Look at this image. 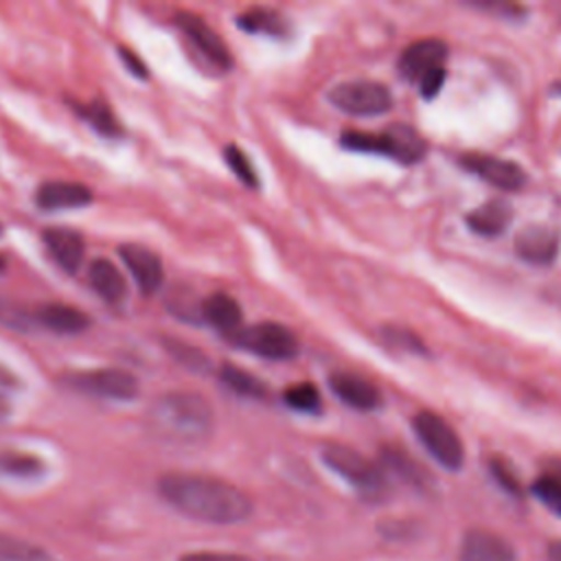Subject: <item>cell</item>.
<instances>
[{
	"label": "cell",
	"mask_w": 561,
	"mask_h": 561,
	"mask_svg": "<svg viewBox=\"0 0 561 561\" xmlns=\"http://www.w3.org/2000/svg\"><path fill=\"white\" fill-rule=\"evenodd\" d=\"M158 493L178 513L208 524H237L252 513L245 491L213 476L164 473L158 480Z\"/></svg>",
	"instance_id": "obj_1"
},
{
	"label": "cell",
	"mask_w": 561,
	"mask_h": 561,
	"mask_svg": "<svg viewBox=\"0 0 561 561\" xmlns=\"http://www.w3.org/2000/svg\"><path fill=\"white\" fill-rule=\"evenodd\" d=\"M149 432L169 445H199L215 425L210 403L195 392H167L158 397L147 414Z\"/></svg>",
	"instance_id": "obj_2"
},
{
	"label": "cell",
	"mask_w": 561,
	"mask_h": 561,
	"mask_svg": "<svg viewBox=\"0 0 561 561\" xmlns=\"http://www.w3.org/2000/svg\"><path fill=\"white\" fill-rule=\"evenodd\" d=\"M340 142L346 149L388 156L403 164H414L423 160L427 151L423 136L405 123H392L383 131H357V129L344 131L340 136Z\"/></svg>",
	"instance_id": "obj_3"
},
{
	"label": "cell",
	"mask_w": 561,
	"mask_h": 561,
	"mask_svg": "<svg viewBox=\"0 0 561 561\" xmlns=\"http://www.w3.org/2000/svg\"><path fill=\"white\" fill-rule=\"evenodd\" d=\"M412 430L427 454L445 469L458 471L465 462V447L454 427L434 412H416L412 419Z\"/></svg>",
	"instance_id": "obj_4"
},
{
	"label": "cell",
	"mask_w": 561,
	"mask_h": 561,
	"mask_svg": "<svg viewBox=\"0 0 561 561\" xmlns=\"http://www.w3.org/2000/svg\"><path fill=\"white\" fill-rule=\"evenodd\" d=\"M322 460L329 469H333L340 478H344L351 486H355L366 497H379L386 491L383 471L364 458L359 451L346 445H327L322 449Z\"/></svg>",
	"instance_id": "obj_5"
},
{
	"label": "cell",
	"mask_w": 561,
	"mask_h": 561,
	"mask_svg": "<svg viewBox=\"0 0 561 561\" xmlns=\"http://www.w3.org/2000/svg\"><path fill=\"white\" fill-rule=\"evenodd\" d=\"M329 101L353 116H379L392 107V92L375 79H351L333 85Z\"/></svg>",
	"instance_id": "obj_6"
},
{
	"label": "cell",
	"mask_w": 561,
	"mask_h": 561,
	"mask_svg": "<svg viewBox=\"0 0 561 561\" xmlns=\"http://www.w3.org/2000/svg\"><path fill=\"white\" fill-rule=\"evenodd\" d=\"M232 344L265 359H291L298 353V340L291 329L278 322H259L237 329L230 335Z\"/></svg>",
	"instance_id": "obj_7"
},
{
	"label": "cell",
	"mask_w": 561,
	"mask_h": 561,
	"mask_svg": "<svg viewBox=\"0 0 561 561\" xmlns=\"http://www.w3.org/2000/svg\"><path fill=\"white\" fill-rule=\"evenodd\" d=\"M66 381L75 390L88 392L92 397L114 399V401H129L138 394L136 377L121 368H99V370L72 373L66 377Z\"/></svg>",
	"instance_id": "obj_8"
},
{
	"label": "cell",
	"mask_w": 561,
	"mask_h": 561,
	"mask_svg": "<svg viewBox=\"0 0 561 561\" xmlns=\"http://www.w3.org/2000/svg\"><path fill=\"white\" fill-rule=\"evenodd\" d=\"M460 164L500 191H519L526 182L524 169L517 162L500 156L467 153L460 158Z\"/></svg>",
	"instance_id": "obj_9"
},
{
	"label": "cell",
	"mask_w": 561,
	"mask_h": 561,
	"mask_svg": "<svg viewBox=\"0 0 561 561\" xmlns=\"http://www.w3.org/2000/svg\"><path fill=\"white\" fill-rule=\"evenodd\" d=\"M447 57V44L438 37L416 39L399 55V72L408 81H421L430 70L440 68Z\"/></svg>",
	"instance_id": "obj_10"
},
{
	"label": "cell",
	"mask_w": 561,
	"mask_h": 561,
	"mask_svg": "<svg viewBox=\"0 0 561 561\" xmlns=\"http://www.w3.org/2000/svg\"><path fill=\"white\" fill-rule=\"evenodd\" d=\"M178 26L182 28V33L188 37V42L208 59L213 61L215 66L219 68H228L232 64L230 59V53H228V46L224 44V39L195 13H178L175 18Z\"/></svg>",
	"instance_id": "obj_11"
},
{
	"label": "cell",
	"mask_w": 561,
	"mask_h": 561,
	"mask_svg": "<svg viewBox=\"0 0 561 561\" xmlns=\"http://www.w3.org/2000/svg\"><path fill=\"white\" fill-rule=\"evenodd\" d=\"M118 254H121L123 263L127 265V270L131 272L138 289L145 296H151L162 287L164 270H162V261L156 252H151L149 248H142V245L127 243L118 250Z\"/></svg>",
	"instance_id": "obj_12"
},
{
	"label": "cell",
	"mask_w": 561,
	"mask_h": 561,
	"mask_svg": "<svg viewBox=\"0 0 561 561\" xmlns=\"http://www.w3.org/2000/svg\"><path fill=\"white\" fill-rule=\"evenodd\" d=\"M515 252L519 259L533 265H548L559 252V232L550 226L533 224L517 232Z\"/></svg>",
	"instance_id": "obj_13"
},
{
	"label": "cell",
	"mask_w": 561,
	"mask_h": 561,
	"mask_svg": "<svg viewBox=\"0 0 561 561\" xmlns=\"http://www.w3.org/2000/svg\"><path fill=\"white\" fill-rule=\"evenodd\" d=\"M460 561H515L513 546L497 533L473 528L462 537Z\"/></svg>",
	"instance_id": "obj_14"
},
{
	"label": "cell",
	"mask_w": 561,
	"mask_h": 561,
	"mask_svg": "<svg viewBox=\"0 0 561 561\" xmlns=\"http://www.w3.org/2000/svg\"><path fill=\"white\" fill-rule=\"evenodd\" d=\"M329 388L333 390V394L340 401H344L346 405L362 410V412L375 410L381 403L379 390L370 381H366L364 377L353 375V373L337 370V373L329 375Z\"/></svg>",
	"instance_id": "obj_15"
},
{
	"label": "cell",
	"mask_w": 561,
	"mask_h": 561,
	"mask_svg": "<svg viewBox=\"0 0 561 561\" xmlns=\"http://www.w3.org/2000/svg\"><path fill=\"white\" fill-rule=\"evenodd\" d=\"M44 243L50 259L68 274H75L83 261V239L70 228H48L44 230Z\"/></svg>",
	"instance_id": "obj_16"
},
{
	"label": "cell",
	"mask_w": 561,
	"mask_h": 561,
	"mask_svg": "<svg viewBox=\"0 0 561 561\" xmlns=\"http://www.w3.org/2000/svg\"><path fill=\"white\" fill-rule=\"evenodd\" d=\"M92 202V193L88 186L79 182H46L35 193V204L44 210H64V208H81Z\"/></svg>",
	"instance_id": "obj_17"
},
{
	"label": "cell",
	"mask_w": 561,
	"mask_h": 561,
	"mask_svg": "<svg viewBox=\"0 0 561 561\" xmlns=\"http://www.w3.org/2000/svg\"><path fill=\"white\" fill-rule=\"evenodd\" d=\"M88 280L92 289L105 300V302H121L127 294V283L121 270L107 261V259H96L90 263L88 270Z\"/></svg>",
	"instance_id": "obj_18"
},
{
	"label": "cell",
	"mask_w": 561,
	"mask_h": 561,
	"mask_svg": "<svg viewBox=\"0 0 561 561\" xmlns=\"http://www.w3.org/2000/svg\"><path fill=\"white\" fill-rule=\"evenodd\" d=\"M37 320L55 331V333H64V335H77L83 333L90 327V320L83 311L64 305V302H48L44 307L37 309Z\"/></svg>",
	"instance_id": "obj_19"
},
{
	"label": "cell",
	"mask_w": 561,
	"mask_h": 561,
	"mask_svg": "<svg viewBox=\"0 0 561 561\" xmlns=\"http://www.w3.org/2000/svg\"><path fill=\"white\" fill-rule=\"evenodd\" d=\"M511 221V206L502 199H489L467 215V226L482 237H497Z\"/></svg>",
	"instance_id": "obj_20"
},
{
	"label": "cell",
	"mask_w": 561,
	"mask_h": 561,
	"mask_svg": "<svg viewBox=\"0 0 561 561\" xmlns=\"http://www.w3.org/2000/svg\"><path fill=\"white\" fill-rule=\"evenodd\" d=\"M202 318L208 324H213L215 329L224 331L226 335H232L241 322V307L232 296H228L224 291L210 294L202 302Z\"/></svg>",
	"instance_id": "obj_21"
},
{
	"label": "cell",
	"mask_w": 561,
	"mask_h": 561,
	"mask_svg": "<svg viewBox=\"0 0 561 561\" xmlns=\"http://www.w3.org/2000/svg\"><path fill=\"white\" fill-rule=\"evenodd\" d=\"M237 24L245 33H261V35H270V37H283L287 33L285 18L278 11L263 9V7H254V9H248L241 15H237Z\"/></svg>",
	"instance_id": "obj_22"
},
{
	"label": "cell",
	"mask_w": 561,
	"mask_h": 561,
	"mask_svg": "<svg viewBox=\"0 0 561 561\" xmlns=\"http://www.w3.org/2000/svg\"><path fill=\"white\" fill-rule=\"evenodd\" d=\"M0 561H55L48 550L15 535L0 533Z\"/></svg>",
	"instance_id": "obj_23"
},
{
	"label": "cell",
	"mask_w": 561,
	"mask_h": 561,
	"mask_svg": "<svg viewBox=\"0 0 561 561\" xmlns=\"http://www.w3.org/2000/svg\"><path fill=\"white\" fill-rule=\"evenodd\" d=\"M219 377L221 381L237 394L241 397H250V399H263L267 394V388L265 383L254 377L252 373L239 368V366H232V364H226L221 370H219Z\"/></svg>",
	"instance_id": "obj_24"
},
{
	"label": "cell",
	"mask_w": 561,
	"mask_h": 561,
	"mask_svg": "<svg viewBox=\"0 0 561 561\" xmlns=\"http://www.w3.org/2000/svg\"><path fill=\"white\" fill-rule=\"evenodd\" d=\"M44 462L35 458L33 454L24 451H0V473L11 476V478H22L31 480L42 476Z\"/></svg>",
	"instance_id": "obj_25"
},
{
	"label": "cell",
	"mask_w": 561,
	"mask_h": 561,
	"mask_svg": "<svg viewBox=\"0 0 561 561\" xmlns=\"http://www.w3.org/2000/svg\"><path fill=\"white\" fill-rule=\"evenodd\" d=\"M381 456H383V465H386L390 471H394V473H397L399 478H403L408 484H414V486L423 489V484H425V473H423V469H419V465H416L405 451L386 447V449L381 451Z\"/></svg>",
	"instance_id": "obj_26"
},
{
	"label": "cell",
	"mask_w": 561,
	"mask_h": 561,
	"mask_svg": "<svg viewBox=\"0 0 561 561\" xmlns=\"http://www.w3.org/2000/svg\"><path fill=\"white\" fill-rule=\"evenodd\" d=\"M77 112L103 136H116L121 131L114 114L105 103H88V105L81 103V107L77 105Z\"/></svg>",
	"instance_id": "obj_27"
},
{
	"label": "cell",
	"mask_w": 561,
	"mask_h": 561,
	"mask_svg": "<svg viewBox=\"0 0 561 561\" xmlns=\"http://www.w3.org/2000/svg\"><path fill=\"white\" fill-rule=\"evenodd\" d=\"M285 403L298 412H318L320 410V392L313 383H294L283 392Z\"/></svg>",
	"instance_id": "obj_28"
},
{
	"label": "cell",
	"mask_w": 561,
	"mask_h": 561,
	"mask_svg": "<svg viewBox=\"0 0 561 561\" xmlns=\"http://www.w3.org/2000/svg\"><path fill=\"white\" fill-rule=\"evenodd\" d=\"M224 158H226L228 167L232 169V173H234L245 186L254 188V186L259 184V178H256L254 167L250 164V158H248L237 145H228V147L224 149Z\"/></svg>",
	"instance_id": "obj_29"
},
{
	"label": "cell",
	"mask_w": 561,
	"mask_h": 561,
	"mask_svg": "<svg viewBox=\"0 0 561 561\" xmlns=\"http://www.w3.org/2000/svg\"><path fill=\"white\" fill-rule=\"evenodd\" d=\"M533 493L537 495V500L541 504H546L552 513L561 515V482L550 476V473H541L535 482H533Z\"/></svg>",
	"instance_id": "obj_30"
},
{
	"label": "cell",
	"mask_w": 561,
	"mask_h": 561,
	"mask_svg": "<svg viewBox=\"0 0 561 561\" xmlns=\"http://www.w3.org/2000/svg\"><path fill=\"white\" fill-rule=\"evenodd\" d=\"M489 469H491L495 482H497L504 491H508V493H513V495H519V493H522V484H519L517 476L513 473V469L508 467V462H504V460H500V458H493V460L489 462Z\"/></svg>",
	"instance_id": "obj_31"
},
{
	"label": "cell",
	"mask_w": 561,
	"mask_h": 561,
	"mask_svg": "<svg viewBox=\"0 0 561 561\" xmlns=\"http://www.w3.org/2000/svg\"><path fill=\"white\" fill-rule=\"evenodd\" d=\"M443 81H445V68L440 66V68L430 70V72L419 81V90H421V94H423L425 99H434V96L440 92Z\"/></svg>",
	"instance_id": "obj_32"
},
{
	"label": "cell",
	"mask_w": 561,
	"mask_h": 561,
	"mask_svg": "<svg viewBox=\"0 0 561 561\" xmlns=\"http://www.w3.org/2000/svg\"><path fill=\"white\" fill-rule=\"evenodd\" d=\"M180 561H252L243 554L237 552H213V550H197V552H188L182 554Z\"/></svg>",
	"instance_id": "obj_33"
},
{
	"label": "cell",
	"mask_w": 561,
	"mask_h": 561,
	"mask_svg": "<svg viewBox=\"0 0 561 561\" xmlns=\"http://www.w3.org/2000/svg\"><path fill=\"white\" fill-rule=\"evenodd\" d=\"M121 59L125 61V66L129 68V72L131 75H136V77H147V70H145V64L131 53V50H127V48H121Z\"/></svg>",
	"instance_id": "obj_34"
},
{
	"label": "cell",
	"mask_w": 561,
	"mask_h": 561,
	"mask_svg": "<svg viewBox=\"0 0 561 561\" xmlns=\"http://www.w3.org/2000/svg\"><path fill=\"white\" fill-rule=\"evenodd\" d=\"M0 386L2 388H20V379L4 366H0Z\"/></svg>",
	"instance_id": "obj_35"
},
{
	"label": "cell",
	"mask_w": 561,
	"mask_h": 561,
	"mask_svg": "<svg viewBox=\"0 0 561 561\" xmlns=\"http://www.w3.org/2000/svg\"><path fill=\"white\" fill-rule=\"evenodd\" d=\"M548 557L550 561H561V541H552L548 546Z\"/></svg>",
	"instance_id": "obj_36"
},
{
	"label": "cell",
	"mask_w": 561,
	"mask_h": 561,
	"mask_svg": "<svg viewBox=\"0 0 561 561\" xmlns=\"http://www.w3.org/2000/svg\"><path fill=\"white\" fill-rule=\"evenodd\" d=\"M546 473L554 476V478L561 482V460H550V462H548V469H546Z\"/></svg>",
	"instance_id": "obj_37"
},
{
	"label": "cell",
	"mask_w": 561,
	"mask_h": 561,
	"mask_svg": "<svg viewBox=\"0 0 561 561\" xmlns=\"http://www.w3.org/2000/svg\"><path fill=\"white\" fill-rule=\"evenodd\" d=\"M9 414H11V405H9V401L0 394V423H2Z\"/></svg>",
	"instance_id": "obj_38"
},
{
	"label": "cell",
	"mask_w": 561,
	"mask_h": 561,
	"mask_svg": "<svg viewBox=\"0 0 561 561\" xmlns=\"http://www.w3.org/2000/svg\"><path fill=\"white\" fill-rule=\"evenodd\" d=\"M0 234H2V226H0Z\"/></svg>",
	"instance_id": "obj_39"
}]
</instances>
